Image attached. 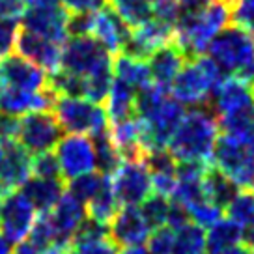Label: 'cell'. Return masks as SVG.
<instances>
[{
	"label": "cell",
	"mask_w": 254,
	"mask_h": 254,
	"mask_svg": "<svg viewBox=\"0 0 254 254\" xmlns=\"http://www.w3.org/2000/svg\"><path fill=\"white\" fill-rule=\"evenodd\" d=\"M219 138V124L209 105L192 107L185 112L182 124L168 142L167 150L176 161H204L213 157L215 144Z\"/></svg>",
	"instance_id": "obj_1"
},
{
	"label": "cell",
	"mask_w": 254,
	"mask_h": 254,
	"mask_svg": "<svg viewBox=\"0 0 254 254\" xmlns=\"http://www.w3.org/2000/svg\"><path fill=\"white\" fill-rule=\"evenodd\" d=\"M232 21L230 4L222 0H213L206 8L183 13L174 26V41L183 49L187 58L204 55L213 38L226 28Z\"/></svg>",
	"instance_id": "obj_2"
},
{
	"label": "cell",
	"mask_w": 254,
	"mask_h": 254,
	"mask_svg": "<svg viewBox=\"0 0 254 254\" xmlns=\"http://www.w3.org/2000/svg\"><path fill=\"white\" fill-rule=\"evenodd\" d=\"M222 71L254 88V32L232 24L222 28L206 51Z\"/></svg>",
	"instance_id": "obj_3"
},
{
	"label": "cell",
	"mask_w": 254,
	"mask_h": 254,
	"mask_svg": "<svg viewBox=\"0 0 254 254\" xmlns=\"http://www.w3.org/2000/svg\"><path fill=\"white\" fill-rule=\"evenodd\" d=\"M226 79V73L209 58L194 56L187 58L180 73L176 75L170 86V94L182 105L187 107H204L211 105L213 94Z\"/></svg>",
	"instance_id": "obj_4"
},
{
	"label": "cell",
	"mask_w": 254,
	"mask_h": 254,
	"mask_svg": "<svg viewBox=\"0 0 254 254\" xmlns=\"http://www.w3.org/2000/svg\"><path fill=\"white\" fill-rule=\"evenodd\" d=\"M55 114L62 124L64 131L77 135L97 136L109 131L111 122L107 109L101 103L90 101L86 97H65L58 95L55 103Z\"/></svg>",
	"instance_id": "obj_5"
},
{
	"label": "cell",
	"mask_w": 254,
	"mask_h": 254,
	"mask_svg": "<svg viewBox=\"0 0 254 254\" xmlns=\"http://www.w3.org/2000/svg\"><path fill=\"white\" fill-rule=\"evenodd\" d=\"M213 167L230 178L239 189H254V150L245 144L221 135L213 150Z\"/></svg>",
	"instance_id": "obj_6"
},
{
	"label": "cell",
	"mask_w": 254,
	"mask_h": 254,
	"mask_svg": "<svg viewBox=\"0 0 254 254\" xmlns=\"http://www.w3.org/2000/svg\"><path fill=\"white\" fill-rule=\"evenodd\" d=\"M64 136V127L58 122L55 111H36L24 114L19 120L17 142L28 153L53 151Z\"/></svg>",
	"instance_id": "obj_7"
},
{
	"label": "cell",
	"mask_w": 254,
	"mask_h": 254,
	"mask_svg": "<svg viewBox=\"0 0 254 254\" xmlns=\"http://www.w3.org/2000/svg\"><path fill=\"white\" fill-rule=\"evenodd\" d=\"M112 64L111 53L94 36H71L62 47V69L88 77L99 67Z\"/></svg>",
	"instance_id": "obj_8"
},
{
	"label": "cell",
	"mask_w": 254,
	"mask_h": 254,
	"mask_svg": "<svg viewBox=\"0 0 254 254\" xmlns=\"http://www.w3.org/2000/svg\"><path fill=\"white\" fill-rule=\"evenodd\" d=\"M120 206H136L151 194V174L146 161H124L111 176Z\"/></svg>",
	"instance_id": "obj_9"
},
{
	"label": "cell",
	"mask_w": 254,
	"mask_h": 254,
	"mask_svg": "<svg viewBox=\"0 0 254 254\" xmlns=\"http://www.w3.org/2000/svg\"><path fill=\"white\" fill-rule=\"evenodd\" d=\"M55 153L60 163L62 178L67 182L95 170V146L92 136L67 133L58 140Z\"/></svg>",
	"instance_id": "obj_10"
},
{
	"label": "cell",
	"mask_w": 254,
	"mask_h": 254,
	"mask_svg": "<svg viewBox=\"0 0 254 254\" xmlns=\"http://www.w3.org/2000/svg\"><path fill=\"white\" fill-rule=\"evenodd\" d=\"M38 219V209L21 190H13L2 198L0 232L9 243H21L30 236L32 226Z\"/></svg>",
	"instance_id": "obj_11"
},
{
	"label": "cell",
	"mask_w": 254,
	"mask_h": 254,
	"mask_svg": "<svg viewBox=\"0 0 254 254\" xmlns=\"http://www.w3.org/2000/svg\"><path fill=\"white\" fill-rule=\"evenodd\" d=\"M0 80L4 86L21 88L30 92H40L49 88V73L38 64L30 62L21 55H9L0 58Z\"/></svg>",
	"instance_id": "obj_12"
},
{
	"label": "cell",
	"mask_w": 254,
	"mask_h": 254,
	"mask_svg": "<svg viewBox=\"0 0 254 254\" xmlns=\"http://www.w3.org/2000/svg\"><path fill=\"white\" fill-rule=\"evenodd\" d=\"M67 19H69V13L62 6L28 8L24 11V15L21 17V28L32 32L40 38L64 45L69 38Z\"/></svg>",
	"instance_id": "obj_13"
},
{
	"label": "cell",
	"mask_w": 254,
	"mask_h": 254,
	"mask_svg": "<svg viewBox=\"0 0 254 254\" xmlns=\"http://www.w3.org/2000/svg\"><path fill=\"white\" fill-rule=\"evenodd\" d=\"M211 109L217 120L254 111V88L238 77H228L213 94Z\"/></svg>",
	"instance_id": "obj_14"
},
{
	"label": "cell",
	"mask_w": 254,
	"mask_h": 254,
	"mask_svg": "<svg viewBox=\"0 0 254 254\" xmlns=\"http://www.w3.org/2000/svg\"><path fill=\"white\" fill-rule=\"evenodd\" d=\"M150 234L151 226L136 206H122L109 222V236L118 247L142 245Z\"/></svg>",
	"instance_id": "obj_15"
},
{
	"label": "cell",
	"mask_w": 254,
	"mask_h": 254,
	"mask_svg": "<svg viewBox=\"0 0 254 254\" xmlns=\"http://www.w3.org/2000/svg\"><path fill=\"white\" fill-rule=\"evenodd\" d=\"M86 217V206L79 202L75 196H71L69 192H64V196L58 200V204L49 211V219H51V224H53L56 234V245L71 249L73 238Z\"/></svg>",
	"instance_id": "obj_16"
},
{
	"label": "cell",
	"mask_w": 254,
	"mask_h": 254,
	"mask_svg": "<svg viewBox=\"0 0 254 254\" xmlns=\"http://www.w3.org/2000/svg\"><path fill=\"white\" fill-rule=\"evenodd\" d=\"M62 47L64 45L56 43V41L40 38V36H36V34H32V32L19 26L15 40L17 55H21L24 58H28L30 62L38 64L49 75L62 67Z\"/></svg>",
	"instance_id": "obj_17"
},
{
	"label": "cell",
	"mask_w": 254,
	"mask_h": 254,
	"mask_svg": "<svg viewBox=\"0 0 254 254\" xmlns=\"http://www.w3.org/2000/svg\"><path fill=\"white\" fill-rule=\"evenodd\" d=\"M58 95L51 90H40V92H30V90H21L13 86H2L0 90V112L9 114V116H24L28 112L36 111H53Z\"/></svg>",
	"instance_id": "obj_18"
},
{
	"label": "cell",
	"mask_w": 254,
	"mask_h": 254,
	"mask_svg": "<svg viewBox=\"0 0 254 254\" xmlns=\"http://www.w3.org/2000/svg\"><path fill=\"white\" fill-rule=\"evenodd\" d=\"M172 40H174V26L151 17L148 23L131 28V36H129L124 53L135 58L148 60L159 47L167 45Z\"/></svg>",
	"instance_id": "obj_19"
},
{
	"label": "cell",
	"mask_w": 254,
	"mask_h": 254,
	"mask_svg": "<svg viewBox=\"0 0 254 254\" xmlns=\"http://www.w3.org/2000/svg\"><path fill=\"white\" fill-rule=\"evenodd\" d=\"M90 36H94L111 55L116 56L120 53H124L127 41H129V36H131V28L114 11L111 4H107L94 13Z\"/></svg>",
	"instance_id": "obj_20"
},
{
	"label": "cell",
	"mask_w": 254,
	"mask_h": 254,
	"mask_svg": "<svg viewBox=\"0 0 254 254\" xmlns=\"http://www.w3.org/2000/svg\"><path fill=\"white\" fill-rule=\"evenodd\" d=\"M32 178V157L21 144H4V163L0 168V196L19 190Z\"/></svg>",
	"instance_id": "obj_21"
},
{
	"label": "cell",
	"mask_w": 254,
	"mask_h": 254,
	"mask_svg": "<svg viewBox=\"0 0 254 254\" xmlns=\"http://www.w3.org/2000/svg\"><path fill=\"white\" fill-rule=\"evenodd\" d=\"M185 62H187V56L183 53V49L174 40L168 41L167 45L159 47L148 58V64H150L151 69V79H153L155 84H161V86L170 90L176 75L180 73V69L183 67Z\"/></svg>",
	"instance_id": "obj_22"
},
{
	"label": "cell",
	"mask_w": 254,
	"mask_h": 254,
	"mask_svg": "<svg viewBox=\"0 0 254 254\" xmlns=\"http://www.w3.org/2000/svg\"><path fill=\"white\" fill-rule=\"evenodd\" d=\"M144 161H146V165L150 168L153 190L157 194H161V196L170 198L176 189V183H178V176H176L178 161L172 157V153L167 148L150 151Z\"/></svg>",
	"instance_id": "obj_23"
},
{
	"label": "cell",
	"mask_w": 254,
	"mask_h": 254,
	"mask_svg": "<svg viewBox=\"0 0 254 254\" xmlns=\"http://www.w3.org/2000/svg\"><path fill=\"white\" fill-rule=\"evenodd\" d=\"M19 190L30 200L40 213H49L64 196L65 183L64 180H45V178L32 176Z\"/></svg>",
	"instance_id": "obj_24"
},
{
	"label": "cell",
	"mask_w": 254,
	"mask_h": 254,
	"mask_svg": "<svg viewBox=\"0 0 254 254\" xmlns=\"http://www.w3.org/2000/svg\"><path fill=\"white\" fill-rule=\"evenodd\" d=\"M105 103H107L105 109H107L111 124H118V122L133 118L136 116V90L114 77L111 92L107 95Z\"/></svg>",
	"instance_id": "obj_25"
},
{
	"label": "cell",
	"mask_w": 254,
	"mask_h": 254,
	"mask_svg": "<svg viewBox=\"0 0 254 254\" xmlns=\"http://www.w3.org/2000/svg\"><path fill=\"white\" fill-rule=\"evenodd\" d=\"M112 71L116 75V79L127 82L129 86L135 88L136 92L146 86H150L151 82H153L148 60L135 58V56L126 55V53H120V55L114 56Z\"/></svg>",
	"instance_id": "obj_26"
},
{
	"label": "cell",
	"mask_w": 254,
	"mask_h": 254,
	"mask_svg": "<svg viewBox=\"0 0 254 254\" xmlns=\"http://www.w3.org/2000/svg\"><path fill=\"white\" fill-rule=\"evenodd\" d=\"M238 190L239 187L228 176L221 172L217 167L209 165L206 176H204V192H206L207 198L215 202L217 206H221L222 209H226L230 200L238 194Z\"/></svg>",
	"instance_id": "obj_27"
},
{
	"label": "cell",
	"mask_w": 254,
	"mask_h": 254,
	"mask_svg": "<svg viewBox=\"0 0 254 254\" xmlns=\"http://www.w3.org/2000/svg\"><path fill=\"white\" fill-rule=\"evenodd\" d=\"M243 234L245 228L232 221L230 217L226 219H219L213 226H209L206 238H207V253H215V251H222L234 245H241L243 243Z\"/></svg>",
	"instance_id": "obj_28"
},
{
	"label": "cell",
	"mask_w": 254,
	"mask_h": 254,
	"mask_svg": "<svg viewBox=\"0 0 254 254\" xmlns=\"http://www.w3.org/2000/svg\"><path fill=\"white\" fill-rule=\"evenodd\" d=\"M120 207L122 206H120L118 198H116V194H114V189H112L111 176H107L103 187H101L99 192L86 204L88 215H90L92 219H95V221L103 222V224H109Z\"/></svg>",
	"instance_id": "obj_29"
},
{
	"label": "cell",
	"mask_w": 254,
	"mask_h": 254,
	"mask_svg": "<svg viewBox=\"0 0 254 254\" xmlns=\"http://www.w3.org/2000/svg\"><path fill=\"white\" fill-rule=\"evenodd\" d=\"M94 146H95V168L97 172L105 176H112L118 167L124 163V157L114 146L111 138V133L105 131L101 135L94 136Z\"/></svg>",
	"instance_id": "obj_30"
},
{
	"label": "cell",
	"mask_w": 254,
	"mask_h": 254,
	"mask_svg": "<svg viewBox=\"0 0 254 254\" xmlns=\"http://www.w3.org/2000/svg\"><path fill=\"white\" fill-rule=\"evenodd\" d=\"M172 254H207V238L204 228L189 222L176 230Z\"/></svg>",
	"instance_id": "obj_31"
},
{
	"label": "cell",
	"mask_w": 254,
	"mask_h": 254,
	"mask_svg": "<svg viewBox=\"0 0 254 254\" xmlns=\"http://www.w3.org/2000/svg\"><path fill=\"white\" fill-rule=\"evenodd\" d=\"M109 4L129 28H136L153 17V4L150 0H109Z\"/></svg>",
	"instance_id": "obj_32"
},
{
	"label": "cell",
	"mask_w": 254,
	"mask_h": 254,
	"mask_svg": "<svg viewBox=\"0 0 254 254\" xmlns=\"http://www.w3.org/2000/svg\"><path fill=\"white\" fill-rule=\"evenodd\" d=\"M107 176L101 174V172H88V174L77 176L69 182L65 183V192H69L71 196L82 202L86 206L90 200L94 198L95 194L99 192V189L103 187Z\"/></svg>",
	"instance_id": "obj_33"
},
{
	"label": "cell",
	"mask_w": 254,
	"mask_h": 254,
	"mask_svg": "<svg viewBox=\"0 0 254 254\" xmlns=\"http://www.w3.org/2000/svg\"><path fill=\"white\" fill-rule=\"evenodd\" d=\"M226 213L245 228L254 221V189H241L226 206Z\"/></svg>",
	"instance_id": "obj_34"
},
{
	"label": "cell",
	"mask_w": 254,
	"mask_h": 254,
	"mask_svg": "<svg viewBox=\"0 0 254 254\" xmlns=\"http://www.w3.org/2000/svg\"><path fill=\"white\" fill-rule=\"evenodd\" d=\"M168 207H170V200L167 196H161V194H150L148 198L142 202V211L144 219L148 221L151 228H159V226H165L168 219Z\"/></svg>",
	"instance_id": "obj_35"
},
{
	"label": "cell",
	"mask_w": 254,
	"mask_h": 254,
	"mask_svg": "<svg viewBox=\"0 0 254 254\" xmlns=\"http://www.w3.org/2000/svg\"><path fill=\"white\" fill-rule=\"evenodd\" d=\"M187 209H189L190 222L198 224L202 228H209V226H213L219 219H222V207L217 206V204L211 202L209 198L198 200V202L190 204Z\"/></svg>",
	"instance_id": "obj_36"
},
{
	"label": "cell",
	"mask_w": 254,
	"mask_h": 254,
	"mask_svg": "<svg viewBox=\"0 0 254 254\" xmlns=\"http://www.w3.org/2000/svg\"><path fill=\"white\" fill-rule=\"evenodd\" d=\"M32 176L45 178V180H64L55 151H43L32 157Z\"/></svg>",
	"instance_id": "obj_37"
},
{
	"label": "cell",
	"mask_w": 254,
	"mask_h": 254,
	"mask_svg": "<svg viewBox=\"0 0 254 254\" xmlns=\"http://www.w3.org/2000/svg\"><path fill=\"white\" fill-rule=\"evenodd\" d=\"M111 238L109 236V224L95 221L88 215L79 226V230L73 238V245H80V243H90V241H99V239Z\"/></svg>",
	"instance_id": "obj_38"
},
{
	"label": "cell",
	"mask_w": 254,
	"mask_h": 254,
	"mask_svg": "<svg viewBox=\"0 0 254 254\" xmlns=\"http://www.w3.org/2000/svg\"><path fill=\"white\" fill-rule=\"evenodd\" d=\"M174 239H176V230H172L170 226H159L155 228L153 234H150L148 238V249L151 254H172L174 249Z\"/></svg>",
	"instance_id": "obj_39"
},
{
	"label": "cell",
	"mask_w": 254,
	"mask_h": 254,
	"mask_svg": "<svg viewBox=\"0 0 254 254\" xmlns=\"http://www.w3.org/2000/svg\"><path fill=\"white\" fill-rule=\"evenodd\" d=\"M67 254H120V247L111 238H105L99 239V241L71 245Z\"/></svg>",
	"instance_id": "obj_40"
},
{
	"label": "cell",
	"mask_w": 254,
	"mask_h": 254,
	"mask_svg": "<svg viewBox=\"0 0 254 254\" xmlns=\"http://www.w3.org/2000/svg\"><path fill=\"white\" fill-rule=\"evenodd\" d=\"M232 21L254 32V0H236L232 4Z\"/></svg>",
	"instance_id": "obj_41"
},
{
	"label": "cell",
	"mask_w": 254,
	"mask_h": 254,
	"mask_svg": "<svg viewBox=\"0 0 254 254\" xmlns=\"http://www.w3.org/2000/svg\"><path fill=\"white\" fill-rule=\"evenodd\" d=\"M67 13H95L109 4V0H60Z\"/></svg>",
	"instance_id": "obj_42"
},
{
	"label": "cell",
	"mask_w": 254,
	"mask_h": 254,
	"mask_svg": "<svg viewBox=\"0 0 254 254\" xmlns=\"http://www.w3.org/2000/svg\"><path fill=\"white\" fill-rule=\"evenodd\" d=\"M190 222L189 217V209L176 202V200H170V207H168V219H167V226H170L172 230H180L185 224Z\"/></svg>",
	"instance_id": "obj_43"
},
{
	"label": "cell",
	"mask_w": 254,
	"mask_h": 254,
	"mask_svg": "<svg viewBox=\"0 0 254 254\" xmlns=\"http://www.w3.org/2000/svg\"><path fill=\"white\" fill-rule=\"evenodd\" d=\"M17 133H19V120L15 116L0 112V144L4 146L17 140Z\"/></svg>",
	"instance_id": "obj_44"
},
{
	"label": "cell",
	"mask_w": 254,
	"mask_h": 254,
	"mask_svg": "<svg viewBox=\"0 0 254 254\" xmlns=\"http://www.w3.org/2000/svg\"><path fill=\"white\" fill-rule=\"evenodd\" d=\"M24 11H26V2L24 0H0V17L2 19L21 21Z\"/></svg>",
	"instance_id": "obj_45"
},
{
	"label": "cell",
	"mask_w": 254,
	"mask_h": 254,
	"mask_svg": "<svg viewBox=\"0 0 254 254\" xmlns=\"http://www.w3.org/2000/svg\"><path fill=\"white\" fill-rule=\"evenodd\" d=\"M13 254H45V251L26 238L21 243H17V249L13 251Z\"/></svg>",
	"instance_id": "obj_46"
},
{
	"label": "cell",
	"mask_w": 254,
	"mask_h": 254,
	"mask_svg": "<svg viewBox=\"0 0 254 254\" xmlns=\"http://www.w3.org/2000/svg\"><path fill=\"white\" fill-rule=\"evenodd\" d=\"M243 243L245 247L254 254V221L251 224H247L245 226V234H243Z\"/></svg>",
	"instance_id": "obj_47"
},
{
	"label": "cell",
	"mask_w": 254,
	"mask_h": 254,
	"mask_svg": "<svg viewBox=\"0 0 254 254\" xmlns=\"http://www.w3.org/2000/svg\"><path fill=\"white\" fill-rule=\"evenodd\" d=\"M209 254H253L245 245H234V247H228V249H222V251H215V253H209Z\"/></svg>",
	"instance_id": "obj_48"
},
{
	"label": "cell",
	"mask_w": 254,
	"mask_h": 254,
	"mask_svg": "<svg viewBox=\"0 0 254 254\" xmlns=\"http://www.w3.org/2000/svg\"><path fill=\"white\" fill-rule=\"evenodd\" d=\"M120 254H151V251L144 245H131V247H124Z\"/></svg>",
	"instance_id": "obj_49"
},
{
	"label": "cell",
	"mask_w": 254,
	"mask_h": 254,
	"mask_svg": "<svg viewBox=\"0 0 254 254\" xmlns=\"http://www.w3.org/2000/svg\"><path fill=\"white\" fill-rule=\"evenodd\" d=\"M28 8H41V6H58L60 0H24Z\"/></svg>",
	"instance_id": "obj_50"
},
{
	"label": "cell",
	"mask_w": 254,
	"mask_h": 254,
	"mask_svg": "<svg viewBox=\"0 0 254 254\" xmlns=\"http://www.w3.org/2000/svg\"><path fill=\"white\" fill-rule=\"evenodd\" d=\"M0 254H13L11 251V243L8 241V238L0 232Z\"/></svg>",
	"instance_id": "obj_51"
},
{
	"label": "cell",
	"mask_w": 254,
	"mask_h": 254,
	"mask_svg": "<svg viewBox=\"0 0 254 254\" xmlns=\"http://www.w3.org/2000/svg\"><path fill=\"white\" fill-rule=\"evenodd\" d=\"M2 163H4V146L0 144V168H2Z\"/></svg>",
	"instance_id": "obj_52"
},
{
	"label": "cell",
	"mask_w": 254,
	"mask_h": 254,
	"mask_svg": "<svg viewBox=\"0 0 254 254\" xmlns=\"http://www.w3.org/2000/svg\"><path fill=\"white\" fill-rule=\"evenodd\" d=\"M2 198H4V196H0V211H2Z\"/></svg>",
	"instance_id": "obj_53"
}]
</instances>
